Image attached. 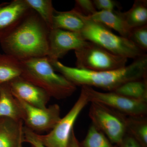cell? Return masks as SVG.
Segmentation results:
<instances>
[{"instance_id":"obj_1","label":"cell","mask_w":147,"mask_h":147,"mask_svg":"<svg viewBox=\"0 0 147 147\" xmlns=\"http://www.w3.org/2000/svg\"><path fill=\"white\" fill-rule=\"evenodd\" d=\"M55 71L61 74L75 86L96 87L113 92L124 83L147 78V55H142L124 67L96 71L67 66L59 61H50Z\"/></svg>"},{"instance_id":"obj_2","label":"cell","mask_w":147,"mask_h":147,"mask_svg":"<svg viewBox=\"0 0 147 147\" xmlns=\"http://www.w3.org/2000/svg\"><path fill=\"white\" fill-rule=\"evenodd\" d=\"M50 30L34 11L31 10L12 31L0 39L5 54L19 60L47 57Z\"/></svg>"},{"instance_id":"obj_3","label":"cell","mask_w":147,"mask_h":147,"mask_svg":"<svg viewBox=\"0 0 147 147\" xmlns=\"http://www.w3.org/2000/svg\"><path fill=\"white\" fill-rule=\"evenodd\" d=\"M21 61V77L42 88L51 98L64 99L76 91V86L61 74L56 73L47 57Z\"/></svg>"},{"instance_id":"obj_4","label":"cell","mask_w":147,"mask_h":147,"mask_svg":"<svg viewBox=\"0 0 147 147\" xmlns=\"http://www.w3.org/2000/svg\"><path fill=\"white\" fill-rule=\"evenodd\" d=\"M80 13L85 24L80 33L87 41L127 59H135L146 54L128 38L117 35L111 29Z\"/></svg>"},{"instance_id":"obj_5","label":"cell","mask_w":147,"mask_h":147,"mask_svg":"<svg viewBox=\"0 0 147 147\" xmlns=\"http://www.w3.org/2000/svg\"><path fill=\"white\" fill-rule=\"evenodd\" d=\"M76 67L90 71H110L124 67L127 59L110 53L99 45L88 41L75 50Z\"/></svg>"},{"instance_id":"obj_6","label":"cell","mask_w":147,"mask_h":147,"mask_svg":"<svg viewBox=\"0 0 147 147\" xmlns=\"http://www.w3.org/2000/svg\"><path fill=\"white\" fill-rule=\"evenodd\" d=\"M90 103L89 116L92 124L113 144L119 146L127 134L128 117L100 103Z\"/></svg>"},{"instance_id":"obj_7","label":"cell","mask_w":147,"mask_h":147,"mask_svg":"<svg viewBox=\"0 0 147 147\" xmlns=\"http://www.w3.org/2000/svg\"><path fill=\"white\" fill-rule=\"evenodd\" d=\"M89 102H96L118 111L127 117H144L147 113V102L129 98L114 92H103L92 88L82 86Z\"/></svg>"},{"instance_id":"obj_8","label":"cell","mask_w":147,"mask_h":147,"mask_svg":"<svg viewBox=\"0 0 147 147\" xmlns=\"http://www.w3.org/2000/svg\"><path fill=\"white\" fill-rule=\"evenodd\" d=\"M89 102L86 95L82 90L79 98L73 107L49 133L44 135L37 134L42 144L45 147H68L74 123L80 113Z\"/></svg>"},{"instance_id":"obj_9","label":"cell","mask_w":147,"mask_h":147,"mask_svg":"<svg viewBox=\"0 0 147 147\" xmlns=\"http://www.w3.org/2000/svg\"><path fill=\"white\" fill-rule=\"evenodd\" d=\"M16 98L21 106L24 126L35 133L51 131L61 118L58 104L45 108H37Z\"/></svg>"},{"instance_id":"obj_10","label":"cell","mask_w":147,"mask_h":147,"mask_svg":"<svg viewBox=\"0 0 147 147\" xmlns=\"http://www.w3.org/2000/svg\"><path fill=\"white\" fill-rule=\"evenodd\" d=\"M48 40L47 57L50 61H59L69 51L78 50L88 42L80 33L58 29L50 30Z\"/></svg>"},{"instance_id":"obj_11","label":"cell","mask_w":147,"mask_h":147,"mask_svg":"<svg viewBox=\"0 0 147 147\" xmlns=\"http://www.w3.org/2000/svg\"><path fill=\"white\" fill-rule=\"evenodd\" d=\"M11 91L14 97L29 105L46 108L51 97L41 88L19 77L9 83Z\"/></svg>"},{"instance_id":"obj_12","label":"cell","mask_w":147,"mask_h":147,"mask_svg":"<svg viewBox=\"0 0 147 147\" xmlns=\"http://www.w3.org/2000/svg\"><path fill=\"white\" fill-rule=\"evenodd\" d=\"M32 9L25 0H14L0 5V39L15 28Z\"/></svg>"},{"instance_id":"obj_13","label":"cell","mask_w":147,"mask_h":147,"mask_svg":"<svg viewBox=\"0 0 147 147\" xmlns=\"http://www.w3.org/2000/svg\"><path fill=\"white\" fill-rule=\"evenodd\" d=\"M88 17L108 28L113 29L121 36L128 39L131 29L127 24L123 12L120 10L99 11Z\"/></svg>"},{"instance_id":"obj_14","label":"cell","mask_w":147,"mask_h":147,"mask_svg":"<svg viewBox=\"0 0 147 147\" xmlns=\"http://www.w3.org/2000/svg\"><path fill=\"white\" fill-rule=\"evenodd\" d=\"M0 124V147H19L23 142V121L4 118Z\"/></svg>"},{"instance_id":"obj_15","label":"cell","mask_w":147,"mask_h":147,"mask_svg":"<svg viewBox=\"0 0 147 147\" xmlns=\"http://www.w3.org/2000/svg\"><path fill=\"white\" fill-rule=\"evenodd\" d=\"M22 121V110L18 100L11 91L8 84L1 85L0 118Z\"/></svg>"},{"instance_id":"obj_16","label":"cell","mask_w":147,"mask_h":147,"mask_svg":"<svg viewBox=\"0 0 147 147\" xmlns=\"http://www.w3.org/2000/svg\"><path fill=\"white\" fill-rule=\"evenodd\" d=\"M84 25L81 13L75 8L65 11H58L55 10L52 29H61L80 33L84 28Z\"/></svg>"},{"instance_id":"obj_17","label":"cell","mask_w":147,"mask_h":147,"mask_svg":"<svg viewBox=\"0 0 147 147\" xmlns=\"http://www.w3.org/2000/svg\"><path fill=\"white\" fill-rule=\"evenodd\" d=\"M21 61L11 55L0 53V85L9 84L22 74Z\"/></svg>"},{"instance_id":"obj_18","label":"cell","mask_w":147,"mask_h":147,"mask_svg":"<svg viewBox=\"0 0 147 147\" xmlns=\"http://www.w3.org/2000/svg\"><path fill=\"white\" fill-rule=\"evenodd\" d=\"M113 92L131 99L147 102V78L127 82Z\"/></svg>"},{"instance_id":"obj_19","label":"cell","mask_w":147,"mask_h":147,"mask_svg":"<svg viewBox=\"0 0 147 147\" xmlns=\"http://www.w3.org/2000/svg\"><path fill=\"white\" fill-rule=\"evenodd\" d=\"M123 13L127 24L131 30L147 25V1L136 0L131 8Z\"/></svg>"},{"instance_id":"obj_20","label":"cell","mask_w":147,"mask_h":147,"mask_svg":"<svg viewBox=\"0 0 147 147\" xmlns=\"http://www.w3.org/2000/svg\"><path fill=\"white\" fill-rule=\"evenodd\" d=\"M30 8L34 11L49 30L53 28L55 9L51 0H25Z\"/></svg>"},{"instance_id":"obj_21","label":"cell","mask_w":147,"mask_h":147,"mask_svg":"<svg viewBox=\"0 0 147 147\" xmlns=\"http://www.w3.org/2000/svg\"><path fill=\"white\" fill-rule=\"evenodd\" d=\"M127 134L135 139L142 147L147 146V120L146 117H128Z\"/></svg>"},{"instance_id":"obj_22","label":"cell","mask_w":147,"mask_h":147,"mask_svg":"<svg viewBox=\"0 0 147 147\" xmlns=\"http://www.w3.org/2000/svg\"><path fill=\"white\" fill-rule=\"evenodd\" d=\"M107 137L92 124L86 135L80 144L81 147H116Z\"/></svg>"},{"instance_id":"obj_23","label":"cell","mask_w":147,"mask_h":147,"mask_svg":"<svg viewBox=\"0 0 147 147\" xmlns=\"http://www.w3.org/2000/svg\"><path fill=\"white\" fill-rule=\"evenodd\" d=\"M128 39L146 53L147 51V25L131 29Z\"/></svg>"},{"instance_id":"obj_24","label":"cell","mask_w":147,"mask_h":147,"mask_svg":"<svg viewBox=\"0 0 147 147\" xmlns=\"http://www.w3.org/2000/svg\"><path fill=\"white\" fill-rule=\"evenodd\" d=\"M74 8L84 16L89 17L97 11L93 1L76 0Z\"/></svg>"},{"instance_id":"obj_25","label":"cell","mask_w":147,"mask_h":147,"mask_svg":"<svg viewBox=\"0 0 147 147\" xmlns=\"http://www.w3.org/2000/svg\"><path fill=\"white\" fill-rule=\"evenodd\" d=\"M27 142L33 147H45L38 139L37 133L24 126L23 142Z\"/></svg>"},{"instance_id":"obj_26","label":"cell","mask_w":147,"mask_h":147,"mask_svg":"<svg viewBox=\"0 0 147 147\" xmlns=\"http://www.w3.org/2000/svg\"><path fill=\"white\" fill-rule=\"evenodd\" d=\"M96 9L99 11H112L117 8L120 10V5L116 1L113 0H94L93 1Z\"/></svg>"},{"instance_id":"obj_27","label":"cell","mask_w":147,"mask_h":147,"mask_svg":"<svg viewBox=\"0 0 147 147\" xmlns=\"http://www.w3.org/2000/svg\"><path fill=\"white\" fill-rule=\"evenodd\" d=\"M119 146V147H142L135 139L128 134H126Z\"/></svg>"},{"instance_id":"obj_28","label":"cell","mask_w":147,"mask_h":147,"mask_svg":"<svg viewBox=\"0 0 147 147\" xmlns=\"http://www.w3.org/2000/svg\"><path fill=\"white\" fill-rule=\"evenodd\" d=\"M68 147H81L80 143L76 138L74 129L71 132Z\"/></svg>"},{"instance_id":"obj_29","label":"cell","mask_w":147,"mask_h":147,"mask_svg":"<svg viewBox=\"0 0 147 147\" xmlns=\"http://www.w3.org/2000/svg\"><path fill=\"white\" fill-rule=\"evenodd\" d=\"M19 147H23V146H22V144H21L20 145Z\"/></svg>"},{"instance_id":"obj_30","label":"cell","mask_w":147,"mask_h":147,"mask_svg":"<svg viewBox=\"0 0 147 147\" xmlns=\"http://www.w3.org/2000/svg\"><path fill=\"white\" fill-rule=\"evenodd\" d=\"M0 88H1V85H0Z\"/></svg>"},{"instance_id":"obj_31","label":"cell","mask_w":147,"mask_h":147,"mask_svg":"<svg viewBox=\"0 0 147 147\" xmlns=\"http://www.w3.org/2000/svg\"><path fill=\"white\" fill-rule=\"evenodd\" d=\"M1 5V4H0V5Z\"/></svg>"}]
</instances>
